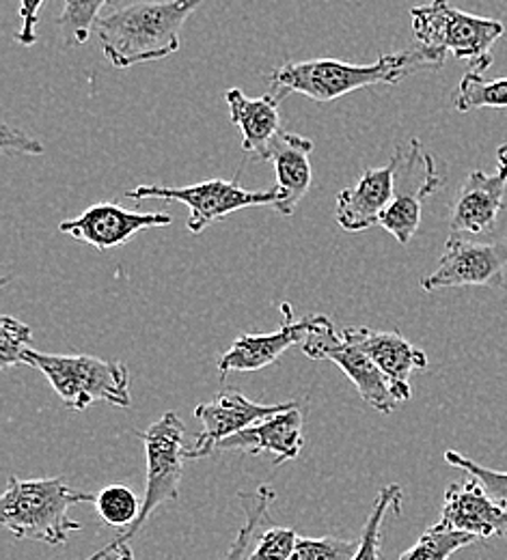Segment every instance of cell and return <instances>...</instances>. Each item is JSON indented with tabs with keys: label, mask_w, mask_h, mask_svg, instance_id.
Here are the masks:
<instances>
[{
	"label": "cell",
	"mask_w": 507,
	"mask_h": 560,
	"mask_svg": "<svg viewBox=\"0 0 507 560\" xmlns=\"http://www.w3.org/2000/svg\"><path fill=\"white\" fill-rule=\"evenodd\" d=\"M442 66L445 61L422 44L402 52L382 55L369 66L337 59L290 61L270 73V93L279 102L291 93H300L318 104H331L353 91L376 84H397L413 73L440 70Z\"/></svg>",
	"instance_id": "obj_1"
},
{
	"label": "cell",
	"mask_w": 507,
	"mask_h": 560,
	"mask_svg": "<svg viewBox=\"0 0 507 560\" xmlns=\"http://www.w3.org/2000/svg\"><path fill=\"white\" fill-rule=\"evenodd\" d=\"M206 0L137 2L113 9L95 24L104 57L117 70L153 63L180 50L184 22Z\"/></svg>",
	"instance_id": "obj_2"
},
{
	"label": "cell",
	"mask_w": 507,
	"mask_h": 560,
	"mask_svg": "<svg viewBox=\"0 0 507 560\" xmlns=\"http://www.w3.org/2000/svg\"><path fill=\"white\" fill-rule=\"evenodd\" d=\"M95 495L73 490L64 479H15L9 477L0 498V522L18 539L64 546L82 526L70 517V509L80 502H93Z\"/></svg>",
	"instance_id": "obj_3"
},
{
	"label": "cell",
	"mask_w": 507,
	"mask_h": 560,
	"mask_svg": "<svg viewBox=\"0 0 507 560\" xmlns=\"http://www.w3.org/2000/svg\"><path fill=\"white\" fill-rule=\"evenodd\" d=\"M24 362L50 382L66 408L87 410L91 404L104 401L117 408H130V371L124 362H111L95 355H66L46 351H24Z\"/></svg>",
	"instance_id": "obj_4"
},
{
	"label": "cell",
	"mask_w": 507,
	"mask_h": 560,
	"mask_svg": "<svg viewBox=\"0 0 507 560\" xmlns=\"http://www.w3.org/2000/svg\"><path fill=\"white\" fill-rule=\"evenodd\" d=\"M417 44L435 52L438 59H462L471 71H486L493 66V46L506 35L499 20L464 13L447 0H433L411 11Z\"/></svg>",
	"instance_id": "obj_5"
},
{
	"label": "cell",
	"mask_w": 507,
	"mask_h": 560,
	"mask_svg": "<svg viewBox=\"0 0 507 560\" xmlns=\"http://www.w3.org/2000/svg\"><path fill=\"white\" fill-rule=\"evenodd\" d=\"M186 424L175 412H166L160 420L149 424L147 431H141L139 438L146 444V495L141 500V511L135 524L104 546L100 552L87 560H104L115 555L122 546H128L147 524L151 513L164 504L180 500V486L184 475V462H188L184 446Z\"/></svg>",
	"instance_id": "obj_6"
},
{
	"label": "cell",
	"mask_w": 507,
	"mask_h": 560,
	"mask_svg": "<svg viewBox=\"0 0 507 560\" xmlns=\"http://www.w3.org/2000/svg\"><path fill=\"white\" fill-rule=\"evenodd\" d=\"M132 201H146V199H160V201H177L184 203L188 215V231L201 233L210 224L222 220L224 215L246 208H277L281 201V192L275 188L268 190H246L238 182L227 179H208L193 186L182 188H169V186H139L126 195Z\"/></svg>",
	"instance_id": "obj_7"
},
{
	"label": "cell",
	"mask_w": 507,
	"mask_h": 560,
	"mask_svg": "<svg viewBox=\"0 0 507 560\" xmlns=\"http://www.w3.org/2000/svg\"><path fill=\"white\" fill-rule=\"evenodd\" d=\"M393 160L395 192L380 218V226L406 246L422 224L424 201L442 186V177L436 171L435 158L419 139L411 140L406 147H397Z\"/></svg>",
	"instance_id": "obj_8"
},
{
	"label": "cell",
	"mask_w": 507,
	"mask_h": 560,
	"mask_svg": "<svg viewBox=\"0 0 507 560\" xmlns=\"http://www.w3.org/2000/svg\"><path fill=\"white\" fill-rule=\"evenodd\" d=\"M300 348L311 360L335 362L346 373V377L357 386L362 401L376 412L387 417L397 408L400 401L395 399L382 371L373 364V360L365 351L346 341L335 330L329 317L315 315V324Z\"/></svg>",
	"instance_id": "obj_9"
},
{
	"label": "cell",
	"mask_w": 507,
	"mask_h": 560,
	"mask_svg": "<svg viewBox=\"0 0 507 560\" xmlns=\"http://www.w3.org/2000/svg\"><path fill=\"white\" fill-rule=\"evenodd\" d=\"M506 242H473L451 233L440 255L438 268L422 280V289L433 293L458 287H506Z\"/></svg>",
	"instance_id": "obj_10"
},
{
	"label": "cell",
	"mask_w": 507,
	"mask_h": 560,
	"mask_svg": "<svg viewBox=\"0 0 507 560\" xmlns=\"http://www.w3.org/2000/svg\"><path fill=\"white\" fill-rule=\"evenodd\" d=\"M293 404H277V406H264L251 401L244 393L235 388H224L217 395L215 401L201 404L195 410V417L201 420L204 429L197 435V442L193 448H188L186 457L191 459H201L208 457L217 451L218 444L246 427L268 419L273 415H279L284 410L291 408Z\"/></svg>",
	"instance_id": "obj_11"
},
{
	"label": "cell",
	"mask_w": 507,
	"mask_h": 560,
	"mask_svg": "<svg viewBox=\"0 0 507 560\" xmlns=\"http://www.w3.org/2000/svg\"><path fill=\"white\" fill-rule=\"evenodd\" d=\"M171 222L169 213H141L124 210L119 203H95L72 220H64L59 231L97 250H111L128 244L139 231L169 226Z\"/></svg>",
	"instance_id": "obj_12"
},
{
	"label": "cell",
	"mask_w": 507,
	"mask_h": 560,
	"mask_svg": "<svg viewBox=\"0 0 507 560\" xmlns=\"http://www.w3.org/2000/svg\"><path fill=\"white\" fill-rule=\"evenodd\" d=\"M342 337L373 360V364L387 377L397 401H408L413 397L411 373L428 366L426 351L415 348L400 332L373 330L367 326H350L342 332Z\"/></svg>",
	"instance_id": "obj_13"
},
{
	"label": "cell",
	"mask_w": 507,
	"mask_h": 560,
	"mask_svg": "<svg viewBox=\"0 0 507 560\" xmlns=\"http://www.w3.org/2000/svg\"><path fill=\"white\" fill-rule=\"evenodd\" d=\"M442 500L438 524L477 539L507 537V506L499 504L477 479L451 483Z\"/></svg>",
	"instance_id": "obj_14"
},
{
	"label": "cell",
	"mask_w": 507,
	"mask_h": 560,
	"mask_svg": "<svg viewBox=\"0 0 507 560\" xmlns=\"http://www.w3.org/2000/svg\"><path fill=\"white\" fill-rule=\"evenodd\" d=\"M281 313H284V324L279 330L270 335H242L231 343V348L218 360V371L222 377L233 371L251 373V371L266 369L275 364L293 346L304 343L309 330L315 324V315L296 322L293 308L288 302L281 304Z\"/></svg>",
	"instance_id": "obj_15"
},
{
	"label": "cell",
	"mask_w": 507,
	"mask_h": 560,
	"mask_svg": "<svg viewBox=\"0 0 507 560\" xmlns=\"http://www.w3.org/2000/svg\"><path fill=\"white\" fill-rule=\"evenodd\" d=\"M395 192V160L378 168H365L359 182L337 195L335 218L348 233H361L376 224Z\"/></svg>",
	"instance_id": "obj_16"
},
{
	"label": "cell",
	"mask_w": 507,
	"mask_h": 560,
	"mask_svg": "<svg viewBox=\"0 0 507 560\" xmlns=\"http://www.w3.org/2000/svg\"><path fill=\"white\" fill-rule=\"evenodd\" d=\"M507 177L502 173L486 175L473 171L462 182L453 203L449 226L456 235H482L491 233L497 224V218L504 210Z\"/></svg>",
	"instance_id": "obj_17"
},
{
	"label": "cell",
	"mask_w": 507,
	"mask_h": 560,
	"mask_svg": "<svg viewBox=\"0 0 507 560\" xmlns=\"http://www.w3.org/2000/svg\"><path fill=\"white\" fill-rule=\"evenodd\" d=\"M304 444L302 412L293 404L288 410L260 420L244 431L222 440L217 451H242L251 455H273L275 464L281 466L300 455Z\"/></svg>",
	"instance_id": "obj_18"
},
{
	"label": "cell",
	"mask_w": 507,
	"mask_h": 560,
	"mask_svg": "<svg viewBox=\"0 0 507 560\" xmlns=\"http://www.w3.org/2000/svg\"><path fill=\"white\" fill-rule=\"evenodd\" d=\"M231 124L238 128L242 149L255 160H270L273 140L281 132L279 100L268 91L264 97H249L242 89L224 93Z\"/></svg>",
	"instance_id": "obj_19"
},
{
	"label": "cell",
	"mask_w": 507,
	"mask_h": 560,
	"mask_svg": "<svg viewBox=\"0 0 507 560\" xmlns=\"http://www.w3.org/2000/svg\"><path fill=\"white\" fill-rule=\"evenodd\" d=\"M311 153L313 142L300 135L279 132L270 147V162L275 164L277 190L281 192V201L275 210L284 215H291L298 203L304 199L311 186Z\"/></svg>",
	"instance_id": "obj_20"
},
{
	"label": "cell",
	"mask_w": 507,
	"mask_h": 560,
	"mask_svg": "<svg viewBox=\"0 0 507 560\" xmlns=\"http://www.w3.org/2000/svg\"><path fill=\"white\" fill-rule=\"evenodd\" d=\"M458 113L477 108H507V78L486 80L480 71H466L453 95Z\"/></svg>",
	"instance_id": "obj_21"
},
{
	"label": "cell",
	"mask_w": 507,
	"mask_h": 560,
	"mask_svg": "<svg viewBox=\"0 0 507 560\" xmlns=\"http://www.w3.org/2000/svg\"><path fill=\"white\" fill-rule=\"evenodd\" d=\"M402 509V488L400 486H387L378 491L373 506L367 515V522L362 526L359 548L350 560H380V544H382V524L389 511L400 513Z\"/></svg>",
	"instance_id": "obj_22"
},
{
	"label": "cell",
	"mask_w": 507,
	"mask_h": 560,
	"mask_svg": "<svg viewBox=\"0 0 507 560\" xmlns=\"http://www.w3.org/2000/svg\"><path fill=\"white\" fill-rule=\"evenodd\" d=\"M275 500V491L268 486L253 491V493H240V502L244 509V524L240 528V533L235 535L233 544L229 546V550L224 552V557L220 560H244L249 555L251 541L257 537L260 526L268 522V506Z\"/></svg>",
	"instance_id": "obj_23"
},
{
	"label": "cell",
	"mask_w": 507,
	"mask_h": 560,
	"mask_svg": "<svg viewBox=\"0 0 507 560\" xmlns=\"http://www.w3.org/2000/svg\"><path fill=\"white\" fill-rule=\"evenodd\" d=\"M475 539V535L435 524L419 537V541L413 548H408L400 557V560H449L458 550L471 546Z\"/></svg>",
	"instance_id": "obj_24"
},
{
	"label": "cell",
	"mask_w": 507,
	"mask_h": 560,
	"mask_svg": "<svg viewBox=\"0 0 507 560\" xmlns=\"http://www.w3.org/2000/svg\"><path fill=\"white\" fill-rule=\"evenodd\" d=\"M59 15V31L68 46H82L89 42L91 31L100 20V11L115 0H64Z\"/></svg>",
	"instance_id": "obj_25"
},
{
	"label": "cell",
	"mask_w": 507,
	"mask_h": 560,
	"mask_svg": "<svg viewBox=\"0 0 507 560\" xmlns=\"http://www.w3.org/2000/svg\"><path fill=\"white\" fill-rule=\"evenodd\" d=\"M93 504L97 509L100 520L106 526L119 528V530L130 528L141 511V502H139L137 493L122 483L104 488L95 495Z\"/></svg>",
	"instance_id": "obj_26"
},
{
	"label": "cell",
	"mask_w": 507,
	"mask_h": 560,
	"mask_svg": "<svg viewBox=\"0 0 507 560\" xmlns=\"http://www.w3.org/2000/svg\"><path fill=\"white\" fill-rule=\"evenodd\" d=\"M33 343V330L9 315L0 317V366H20L24 362V351Z\"/></svg>",
	"instance_id": "obj_27"
},
{
	"label": "cell",
	"mask_w": 507,
	"mask_h": 560,
	"mask_svg": "<svg viewBox=\"0 0 507 560\" xmlns=\"http://www.w3.org/2000/svg\"><path fill=\"white\" fill-rule=\"evenodd\" d=\"M359 544L339 537H302L290 560H350Z\"/></svg>",
	"instance_id": "obj_28"
},
{
	"label": "cell",
	"mask_w": 507,
	"mask_h": 560,
	"mask_svg": "<svg viewBox=\"0 0 507 560\" xmlns=\"http://www.w3.org/2000/svg\"><path fill=\"white\" fill-rule=\"evenodd\" d=\"M445 459H447L449 466H453L458 470H464L469 477L477 479L484 486V490L488 491L499 504L507 506V472H497V470H491L486 466H480L473 459L460 455L458 451H447Z\"/></svg>",
	"instance_id": "obj_29"
},
{
	"label": "cell",
	"mask_w": 507,
	"mask_h": 560,
	"mask_svg": "<svg viewBox=\"0 0 507 560\" xmlns=\"http://www.w3.org/2000/svg\"><path fill=\"white\" fill-rule=\"evenodd\" d=\"M298 537L291 528H268L257 535V546L244 560H290L296 550Z\"/></svg>",
	"instance_id": "obj_30"
},
{
	"label": "cell",
	"mask_w": 507,
	"mask_h": 560,
	"mask_svg": "<svg viewBox=\"0 0 507 560\" xmlns=\"http://www.w3.org/2000/svg\"><path fill=\"white\" fill-rule=\"evenodd\" d=\"M2 151L7 155H18V153H28V155H42L44 153V144L37 139H33L31 135L11 128L7 121H2Z\"/></svg>",
	"instance_id": "obj_31"
},
{
	"label": "cell",
	"mask_w": 507,
	"mask_h": 560,
	"mask_svg": "<svg viewBox=\"0 0 507 560\" xmlns=\"http://www.w3.org/2000/svg\"><path fill=\"white\" fill-rule=\"evenodd\" d=\"M44 0H20V18L22 26L15 35V42L20 46H35L37 42V26H39V11Z\"/></svg>",
	"instance_id": "obj_32"
},
{
	"label": "cell",
	"mask_w": 507,
	"mask_h": 560,
	"mask_svg": "<svg viewBox=\"0 0 507 560\" xmlns=\"http://www.w3.org/2000/svg\"><path fill=\"white\" fill-rule=\"evenodd\" d=\"M497 173L507 177V142L497 149Z\"/></svg>",
	"instance_id": "obj_33"
},
{
	"label": "cell",
	"mask_w": 507,
	"mask_h": 560,
	"mask_svg": "<svg viewBox=\"0 0 507 560\" xmlns=\"http://www.w3.org/2000/svg\"><path fill=\"white\" fill-rule=\"evenodd\" d=\"M115 555H117V559L113 560H135V552L130 550V546H122Z\"/></svg>",
	"instance_id": "obj_34"
}]
</instances>
